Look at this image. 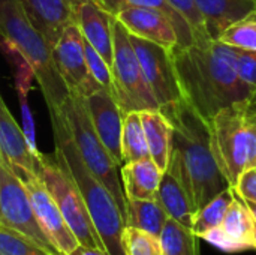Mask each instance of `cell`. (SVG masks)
Segmentation results:
<instances>
[{
    "label": "cell",
    "mask_w": 256,
    "mask_h": 255,
    "mask_svg": "<svg viewBox=\"0 0 256 255\" xmlns=\"http://www.w3.org/2000/svg\"><path fill=\"white\" fill-rule=\"evenodd\" d=\"M220 227L236 240L243 242L252 249H256V227L254 216L244 200L240 198L237 194L230 204Z\"/></svg>",
    "instance_id": "cell-23"
},
{
    "label": "cell",
    "mask_w": 256,
    "mask_h": 255,
    "mask_svg": "<svg viewBox=\"0 0 256 255\" xmlns=\"http://www.w3.org/2000/svg\"><path fill=\"white\" fill-rule=\"evenodd\" d=\"M74 17L84 39L112 66V15L92 0H74Z\"/></svg>",
    "instance_id": "cell-15"
},
{
    "label": "cell",
    "mask_w": 256,
    "mask_h": 255,
    "mask_svg": "<svg viewBox=\"0 0 256 255\" xmlns=\"http://www.w3.org/2000/svg\"><path fill=\"white\" fill-rule=\"evenodd\" d=\"M39 177L50 191L66 224L76 236L80 245L105 251L104 243L93 225L84 198L69 170L66 168L60 153L56 149L52 153L42 156Z\"/></svg>",
    "instance_id": "cell-7"
},
{
    "label": "cell",
    "mask_w": 256,
    "mask_h": 255,
    "mask_svg": "<svg viewBox=\"0 0 256 255\" xmlns=\"http://www.w3.org/2000/svg\"><path fill=\"white\" fill-rule=\"evenodd\" d=\"M86 45V59H87V66L92 74V77L96 80V83L112 93V71L111 66L106 63V60L84 39Z\"/></svg>",
    "instance_id": "cell-31"
},
{
    "label": "cell",
    "mask_w": 256,
    "mask_h": 255,
    "mask_svg": "<svg viewBox=\"0 0 256 255\" xmlns=\"http://www.w3.org/2000/svg\"><path fill=\"white\" fill-rule=\"evenodd\" d=\"M218 41L234 48L256 51V12L230 26Z\"/></svg>",
    "instance_id": "cell-28"
},
{
    "label": "cell",
    "mask_w": 256,
    "mask_h": 255,
    "mask_svg": "<svg viewBox=\"0 0 256 255\" xmlns=\"http://www.w3.org/2000/svg\"><path fill=\"white\" fill-rule=\"evenodd\" d=\"M168 215L158 200H128L126 225L160 237Z\"/></svg>",
    "instance_id": "cell-22"
},
{
    "label": "cell",
    "mask_w": 256,
    "mask_h": 255,
    "mask_svg": "<svg viewBox=\"0 0 256 255\" xmlns=\"http://www.w3.org/2000/svg\"><path fill=\"white\" fill-rule=\"evenodd\" d=\"M255 167H256V165H255Z\"/></svg>",
    "instance_id": "cell-39"
},
{
    "label": "cell",
    "mask_w": 256,
    "mask_h": 255,
    "mask_svg": "<svg viewBox=\"0 0 256 255\" xmlns=\"http://www.w3.org/2000/svg\"><path fill=\"white\" fill-rule=\"evenodd\" d=\"M99 8L106 11L111 15H116L120 9L126 6H146V8H154L164 12L172 23L177 36H178V45H192L195 42L194 33L189 27V24L184 21V18L176 12V9L166 2V0H92Z\"/></svg>",
    "instance_id": "cell-21"
},
{
    "label": "cell",
    "mask_w": 256,
    "mask_h": 255,
    "mask_svg": "<svg viewBox=\"0 0 256 255\" xmlns=\"http://www.w3.org/2000/svg\"><path fill=\"white\" fill-rule=\"evenodd\" d=\"M86 107L100 141L116 161L118 167L123 165L122 155V131H123V111L117 104L114 95L105 89H98L84 98Z\"/></svg>",
    "instance_id": "cell-13"
},
{
    "label": "cell",
    "mask_w": 256,
    "mask_h": 255,
    "mask_svg": "<svg viewBox=\"0 0 256 255\" xmlns=\"http://www.w3.org/2000/svg\"><path fill=\"white\" fill-rule=\"evenodd\" d=\"M129 38L140 60L144 78L159 104V110L170 108L183 101L170 51L130 33Z\"/></svg>",
    "instance_id": "cell-11"
},
{
    "label": "cell",
    "mask_w": 256,
    "mask_h": 255,
    "mask_svg": "<svg viewBox=\"0 0 256 255\" xmlns=\"http://www.w3.org/2000/svg\"><path fill=\"white\" fill-rule=\"evenodd\" d=\"M164 255H201L200 237L180 222L168 218L160 234Z\"/></svg>",
    "instance_id": "cell-25"
},
{
    "label": "cell",
    "mask_w": 256,
    "mask_h": 255,
    "mask_svg": "<svg viewBox=\"0 0 256 255\" xmlns=\"http://www.w3.org/2000/svg\"><path fill=\"white\" fill-rule=\"evenodd\" d=\"M52 57L69 93L86 98L94 90L102 89L88 71L84 36L75 23L69 24L54 44Z\"/></svg>",
    "instance_id": "cell-10"
},
{
    "label": "cell",
    "mask_w": 256,
    "mask_h": 255,
    "mask_svg": "<svg viewBox=\"0 0 256 255\" xmlns=\"http://www.w3.org/2000/svg\"><path fill=\"white\" fill-rule=\"evenodd\" d=\"M234 191L240 198L256 203V167H250L240 174Z\"/></svg>",
    "instance_id": "cell-34"
},
{
    "label": "cell",
    "mask_w": 256,
    "mask_h": 255,
    "mask_svg": "<svg viewBox=\"0 0 256 255\" xmlns=\"http://www.w3.org/2000/svg\"><path fill=\"white\" fill-rule=\"evenodd\" d=\"M201 239H204L206 242H208L210 245H213L214 248H218L222 252H228V254H236V252H244V251H252V248L243 242L236 240L234 237H231L222 227H216L212 228L208 231H206Z\"/></svg>",
    "instance_id": "cell-32"
},
{
    "label": "cell",
    "mask_w": 256,
    "mask_h": 255,
    "mask_svg": "<svg viewBox=\"0 0 256 255\" xmlns=\"http://www.w3.org/2000/svg\"><path fill=\"white\" fill-rule=\"evenodd\" d=\"M122 155H123V164L150 158L144 128L141 122V114L138 111L126 113L123 117Z\"/></svg>",
    "instance_id": "cell-24"
},
{
    "label": "cell",
    "mask_w": 256,
    "mask_h": 255,
    "mask_svg": "<svg viewBox=\"0 0 256 255\" xmlns=\"http://www.w3.org/2000/svg\"><path fill=\"white\" fill-rule=\"evenodd\" d=\"M0 36L10 41L32 65L50 119L62 116L70 93L56 68L51 45L30 21L21 0H0Z\"/></svg>",
    "instance_id": "cell-4"
},
{
    "label": "cell",
    "mask_w": 256,
    "mask_h": 255,
    "mask_svg": "<svg viewBox=\"0 0 256 255\" xmlns=\"http://www.w3.org/2000/svg\"><path fill=\"white\" fill-rule=\"evenodd\" d=\"M33 26L45 36L51 48L63 30L75 23L74 0H21Z\"/></svg>",
    "instance_id": "cell-16"
},
{
    "label": "cell",
    "mask_w": 256,
    "mask_h": 255,
    "mask_svg": "<svg viewBox=\"0 0 256 255\" xmlns=\"http://www.w3.org/2000/svg\"><path fill=\"white\" fill-rule=\"evenodd\" d=\"M70 255H108L104 249H98V248H86V246H78Z\"/></svg>",
    "instance_id": "cell-35"
},
{
    "label": "cell",
    "mask_w": 256,
    "mask_h": 255,
    "mask_svg": "<svg viewBox=\"0 0 256 255\" xmlns=\"http://www.w3.org/2000/svg\"><path fill=\"white\" fill-rule=\"evenodd\" d=\"M21 182L27 189L34 216L45 236L60 254H72L80 246V242L66 224L62 212L58 210L54 198L44 185L42 179L38 174H33L26 179H21Z\"/></svg>",
    "instance_id": "cell-12"
},
{
    "label": "cell",
    "mask_w": 256,
    "mask_h": 255,
    "mask_svg": "<svg viewBox=\"0 0 256 255\" xmlns=\"http://www.w3.org/2000/svg\"><path fill=\"white\" fill-rule=\"evenodd\" d=\"M160 111L172 125V147L166 170L182 182L196 213L230 188V183L213 156L207 125L184 99Z\"/></svg>",
    "instance_id": "cell-2"
},
{
    "label": "cell",
    "mask_w": 256,
    "mask_h": 255,
    "mask_svg": "<svg viewBox=\"0 0 256 255\" xmlns=\"http://www.w3.org/2000/svg\"><path fill=\"white\" fill-rule=\"evenodd\" d=\"M252 105H254V110H255L256 113V93L252 96Z\"/></svg>",
    "instance_id": "cell-37"
},
{
    "label": "cell",
    "mask_w": 256,
    "mask_h": 255,
    "mask_svg": "<svg viewBox=\"0 0 256 255\" xmlns=\"http://www.w3.org/2000/svg\"><path fill=\"white\" fill-rule=\"evenodd\" d=\"M234 197H236V191H234V188L230 186L225 191H222L220 194H218L214 198H212L206 206H202L195 213L192 231L201 239V236L206 231L220 227Z\"/></svg>",
    "instance_id": "cell-26"
},
{
    "label": "cell",
    "mask_w": 256,
    "mask_h": 255,
    "mask_svg": "<svg viewBox=\"0 0 256 255\" xmlns=\"http://www.w3.org/2000/svg\"><path fill=\"white\" fill-rule=\"evenodd\" d=\"M123 243L126 255H164L160 237L134 227H124Z\"/></svg>",
    "instance_id": "cell-29"
},
{
    "label": "cell",
    "mask_w": 256,
    "mask_h": 255,
    "mask_svg": "<svg viewBox=\"0 0 256 255\" xmlns=\"http://www.w3.org/2000/svg\"><path fill=\"white\" fill-rule=\"evenodd\" d=\"M64 117L70 137L84 164L111 192L126 221L128 198L124 195L123 185H122L120 167L116 164V161L112 159V156L100 141L99 135L96 134L86 107L84 96L70 93L64 105Z\"/></svg>",
    "instance_id": "cell-6"
},
{
    "label": "cell",
    "mask_w": 256,
    "mask_h": 255,
    "mask_svg": "<svg viewBox=\"0 0 256 255\" xmlns=\"http://www.w3.org/2000/svg\"><path fill=\"white\" fill-rule=\"evenodd\" d=\"M140 114L150 158L162 171H165L172 147V125L160 110L141 111Z\"/></svg>",
    "instance_id": "cell-19"
},
{
    "label": "cell",
    "mask_w": 256,
    "mask_h": 255,
    "mask_svg": "<svg viewBox=\"0 0 256 255\" xmlns=\"http://www.w3.org/2000/svg\"><path fill=\"white\" fill-rule=\"evenodd\" d=\"M234 60L238 77L256 90V51L234 48Z\"/></svg>",
    "instance_id": "cell-33"
},
{
    "label": "cell",
    "mask_w": 256,
    "mask_h": 255,
    "mask_svg": "<svg viewBox=\"0 0 256 255\" xmlns=\"http://www.w3.org/2000/svg\"><path fill=\"white\" fill-rule=\"evenodd\" d=\"M213 156L231 188L256 165V113L252 98L222 108L208 123Z\"/></svg>",
    "instance_id": "cell-5"
},
{
    "label": "cell",
    "mask_w": 256,
    "mask_h": 255,
    "mask_svg": "<svg viewBox=\"0 0 256 255\" xmlns=\"http://www.w3.org/2000/svg\"><path fill=\"white\" fill-rule=\"evenodd\" d=\"M255 251H256V249H255Z\"/></svg>",
    "instance_id": "cell-38"
},
{
    "label": "cell",
    "mask_w": 256,
    "mask_h": 255,
    "mask_svg": "<svg viewBox=\"0 0 256 255\" xmlns=\"http://www.w3.org/2000/svg\"><path fill=\"white\" fill-rule=\"evenodd\" d=\"M112 95L123 114L159 110L124 26L112 17Z\"/></svg>",
    "instance_id": "cell-8"
},
{
    "label": "cell",
    "mask_w": 256,
    "mask_h": 255,
    "mask_svg": "<svg viewBox=\"0 0 256 255\" xmlns=\"http://www.w3.org/2000/svg\"><path fill=\"white\" fill-rule=\"evenodd\" d=\"M0 224L10 227L46 248L50 252L62 255L45 236L34 216L27 189L21 179L12 171L0 155Z\"/></svg>",
    "instance_id": "cell-9"
},
{
    "label": "cell",
    "mask_w": 256,
    "mask_h": 255,
    "mask_svg": "<svg viewBox=\"0 0 256 255\" xmlns=\"http://www.w3.org/2000/svg\"><path fill=\"white\" fill-rule=\"evenodd\" d=\"M164 171L152 158L124 162L120 167L123 191L128 200H156Z\"/></svg>",
    "instance_id": "cell-17"
},
{
    "label": "cell",
    "mask_w": 256,
    "mask_h": 255,
    "mask_svg": "<svg viewBox=\"0 0 256 255\" xmlns=\"http://www.w3.org/2000/svg\"><path fill=\"white\" fill-rule=\"evenodd\" d=\"M196 5L212 39H219L230 26L256 12V0H196Z\"/></svg>",
    "instance_id": "cell-18"
},
{
    "label": "cell",
    "mask_w": 256,
    "mask_h": 255,
    "mask_svg": "<svg viewBox=\"0 0 256 255\" xmlns=\"http://www.w3.org/2000/svg\"><path fill=\"white\" fill-rule=\"evenodd\" d=\"M244 203L248 204V207H249V210H250V213H252V216H254V221H255L256 227V203H254V201H246V200H244Z\"/></svg>",
    "instance_id": "cell-36"
},
{
    "label": "cell",
    "mask_w": 256,
    "mask_h": 255,
    "mask_svg": "<svg viewBox=\"0 0 256 255\" xmlns=\"http://www.w3.org/2000/svg\"><path fill=\"white\" fill-rule=\"evenodd\" d=\"M170 56L182 98L207 126L222 108L256 93L237 74L234 48L218 39L177 44Z\"/></svg>",
    "instance_id": "cell-1"
},
{
    "label": "cell",
    "mask_w": 256,
    "mask_h": 255,
    "mask_svg": "<svg viewBox=\"0 0 256 255\" xmlns=\"http://www.w3.org/2000/svg\"><path fill=\"white\" fill-rule=\"evenodd\" d=\"M51 126L54 132V149L60 153L66 168L75 180L106 254L126 255L123 243L126 227L124 216L106 186L84 164L70 137L64 111L58 117H51Z\"/></svg>",
    "instance_id": "cell-3"
},
{
    "label": "cell",
    "mask_w": 256,
    "mask_h": 255,
    "mask_svg": "<svg viewBox=\"0 0 256 255\" xmlns=\"http://www.w3.org/2000/svg\"><path fill=\"white\" fill-rule=\"evenodd\" d=\"M166 2L189 24V27H190V30L194 33L195 42L212 39L208 36L207 27H206V21H204V17H202L200 8L196 5V0H166Z\"/></svg>",
    "instance_id": "cell-30"
},
{
    "label": "cell",
    "mask_w": 256,
    "mask_h": 255,
    "mask_svg": "<svg viewBox=\"0 0 256 255\" xmlns=\"http://www.w3.org/2000/svg\"><path fill=\"white\" fill-rule=\"evenodd\" d=\"M112 17H116L130 35L160 45L168 51L178 44V36L171 20L159 9L126 6Z\"/></svg>",
    "instance_id": "cell-14"
},
{
    "label": "cell",
    "mask_w": 256,
    "mask_h": 255,
    "mask_svg": "<svg viewBox=\"0 0 256 255\" xmlns=\"http://www.w3.org/2000/svg\"><path fill=\"white\" fill-rule=\"evenodd\" d=\"M156 200L166 212L168 218L180 222L182 225L192 228L195 209L189 194L186 192L182 182L170 171L165 170L158 189Z\"/></svg>",
    "instance_id": "cell-20"
},
{
    "label": "cell",
    "mask_w": 256,
    "mask_h": 255,
    "mask_svg": "<svg viewBox=\"0 0 256 255\" xmlns=\"http://www.w3.org/2000/svg\"><path fill=\"white\" fill-rule=\"evenodd\" d=\"M0 255H56L32 237L0 224Z\"/></svg>",
    "instance_id": "cell-27"
}]
</instances>
